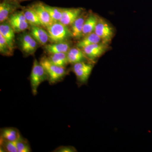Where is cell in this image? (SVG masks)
I'll return each mask as SVG.
<instances>
[{"label": "cell", "mask_w": 152, "mask_h": 152, "mask_svg": "<svg viewBox=\"0 0 152 152\" xmlns=\"http://www.w3.org/2000/svg\"><path fill=\"white\" fill-rule=\"evenodd\" d=\"M83 11V10L81 8H62V15L59 22L67 26H71L82 13Z\"/></svg>", "instance_id": "obj_9"}, {"label": "cell", "mask_w": 152, "mask_h": 152, "mask_svg": "<svg viewBox=\"0 0 152 152\" xmlns=\"http://www.w3.org/2000/svg\"><path fill=\"white\" fill-rule=\"evenodd\" d=\"M18 152H30L31 149L27 140L21 137L17 141L15 142Z\"/></svg>", "instance_id": "obj_24"}, {"label": "cell", "mask_w": 152, "mask_h": 152, "mask_svg": "<svg viewBox=\"0 0 152 152\" xmlns=\"http://www.w3.org/2000/svg\"><path fill=\"white\" fill-rule=\"evenodd\" d=\"M49 61L54 64L65 67L69 64L67 53H56L48 54L47 57Z\"/></svg>", "instance_id": "obj_20"}, {"label": "cell", "mask_w": 152, "mask_h": 152, "mask_svg": "<svg viewBox=\"0 0 152 152\" xmlns=\"http://www.w3.org/2000/svg\"><path fill=\"white\" fill-rule=\"evenodd\" d=\"M107 44L101 42L90 45L82 49L88 61L93 62L106 52L107 49Z\"/></svg>", "instance_id": "obj_8"}, {"label": "cell", "mask_w": 152, "mask_h": 152, "mask_svg": "<svg viewBox=\"0 0 152 152\" xmlns=\"http://www.w3.org/2000/svg\"><path fill=\"white\" fill-rule=\"evenodd\" d=\"M48 80V76L45 68L40 62H38L37 59H35L30 76L31 88L34 96H36L37 94L38 88L40 85Z\"/></svg>", "instance_id": "obj_3"}, {"label": "cell", "mask_w": 152, "mask_h": 152, "mask_svg": "<svg viewBox=\"0 0 152 152\" xmlns=\"http://www.w3.org/2000/svg\"><path fill=\"white\" fill-rule=\"evenodd\" d=\"M94 32L101 38L102 42L105 44L110 42L114 36L113 29L110 25L100 18L98 19Z\"/></svg>", "instance_id": "obj_6"}, {"label": "cell", "mask_w": 152, "mask_h": 152, "mask_svg": "<svg viewBox=\"0 0 152 152\" xmlns=\"http://www.w3.org/2000/svg\"><path fill=\"white\" fill-rule=\"evenodd\" d=\"M14 51L9 46L5 39L0 34V53L5 56H11L13 54Z\"/></svg>", "instance_id": "obj_23"}, {"label": "cell", "mask_w": 152, "mask_h": 152, "mask_svg": "<svg viewBox=\"0 0 152 152\" xmlns=\"http://www.w3.org/2000/svg\"><path fill=\"white\" fill-rule=\"evenodd\" d=\"M46 30L51 43L69 41L72 37L71 30L60 22H55Z\"/></svg>", "instance_id": "obj_2"}, {"label": "cell", "mask_w": 152, "mask_h": 152, "mask_svg": "<svg viewBox=\"0 0 152 152\" xmlns=\"http://www.w3.org/2000/svg\"><path fill=\"white\" fill-rule=\"evenodd\" d=\"M54 152H75L77 150L75 147L71 146H61L53 151Z\"/></svg>", "instance_id": "obj_27"}, {"label": "cell", "mask_w": 152, "mask_h": 152, "mask_svg": "<svg viewBox=\"0 0 152 152\" xmlns=\"http://www.w3.org/2000/svg\"><path fill=\"white\" fill-rule=\"evenodd\" d=\"M72 48L69 41L47 44L44 46V50L48 54L56 53H67Z\"/></svg>", "instance_id": "obj_13"}, {"label": "cell", "mask_w": 152, "mask_h": 152, "mask_svg": "<svg viewBox=\"0 0 152 152\" xmlns=\"http://www.w3.org/2000/svg\"><path fill=\"white\" fill-rule=\"evenodd\" d=\"M0 137L12 142H16L22 137L20 131L15 127H6L1 129Z\"/></svg>", "instance_id": "obj_17"}, {"label": "cell", "mask_w": 152, "mask_h": 152, "mask_svg": "<svg viewBox=\"0 0 152 152\" xmlns=\"http://www.w3.org/2000/svg\"><path fill=\"white\" fill-rule=\"evenodd\" d=\"M7 20L10 23L27 21L22 10H17L13 13L11 14Z\"/></svg>", "instance_id": "obj_25"}, {"label": "cell", "mask_w": 152, "mask_h": 152, "mask_svg": "<svg viewBox=\"0 0 152 152\" xmlns=\"http://www.w3.org/2000/svg\"><path fill=\"white\" fill-rule=\"evenodd\" d=\"M31 6L37 15L45 29H46L48 27L55 23L52 20L48 11L44 7L43 3L38 2L34 3Z\"/></svg>", "instance_id": "obj_10"}, {"label": "cell", "mask_w": 152, "mask_h": 152, "mask_svg": "<svg viewBox=\"0 0 152 152\" xmlns=\"http://www.w3.org/2000/svg\"><path fill=\"white\" fill-rule=\"evenodd\" d=\"M22 10L30 26H39L44 28L37 15L31 6L23 7Z\"/></svg>", "instance_id": "obj_16"}, {"label": "cell", "mask_w": 152, "mask_h": 152, "mask_svg": "<svg viewBox=\"0 0 152 152\" xmlns=\"http://www.w3.org/2000/svg\"><path fill=\"white\" fill-rule=\"evenodd\" d=\"M30 33L40 45L45 46L49 41L48 34L45 28L39 26H30Z\"/></svg>", "instance_id": "obj_12"}, {"label": "cell", "mask_w": 152, "mask_h": 152, "mask_svg": "<svg viewBox=\"0 0 152 152\" xmlns=\"http://www.w3.org/2000/svg\"><path fill=\"white\" fill-rule=\"evenodd\" d=\"M72 71L75 75L79 87L86 85L94 68V65L87 61L81 62L72 65Z\"/></svg>", "instance_id": "obj_5"}, {"label": "cell", "mask_w": 152, "mask_h": 152, "mask_svg": "<svg viewBox=\"0 0 152 152\" xmlns=\"http://www.w3.org/2000/svg\"><path fill=\"white\" fill-rule=\"evenodd\" d=\"M17 43L19 48L26 57L34 54L39 45L30 33L26 31L18 36Z\"/></svg>", "instance_id": "obj_4"}, {"label": "cell", "mask_w": 152, "mask_h": 152, "mask_svg": "<svg viewBox=\"0 0 152 152\" xmlns=\"http://www.w3.org/2000/svg\"><path fill=\"white\" fill-rule=\"evenodd\" d=\"M99 18L94 14H90L87 16L84 23L82 37L91 33L94 32Z\"/></svg>", "instance_id": "obj_18"}, {"label": "cell", "mask_w": 152, "mask_h": 152, "mask_svg": "<svg viewBox=\"0 0 152 152\" xmlns=\"http://www.w3.org/2000/svg\"><path fill=\"white\" fill-rule=\"evenodd\" d=\"M43 5L54 22H59L62 15V8L51 7L44 3Z\"/></svg>", "instance_id": "obj_21"}, {"label": "cell", "mask_w": 152, "mask_h": 152, "mask_svg": "<svg viewBox=\"0 0 152 152\" xmlns=\"http://www.w3.org/2000/svg\"><path fill=\"white\" fill-rule=\"evenodd\" d=\"M39 62L47 72L48 76V81L50 85L62 81L68 75L66 68L54 64L46 56L43 57Z\"/></svg>", "instance_id": "obj_1"}, {"label": "cell", "mask_w": 152, "mask_h": 152, "mask_svg": "<svg viewBox=\"0 0 152 152\" xmlns=\"http://www.w3.org/2000/svg\"><path fill=\"white\" fill-rule=\"evenodd\" d=\"M101 42H102L101 38L96 33L93 32L83 37L77 42L76 47L83 49L90 45L99 43Z\"/></svg>", "instance_id": "obj_19"}, {"label": "cell", "mask_w": 152, "mask_h": 152, "mask_svg": "<svg viewBox=\"0 0 152 152\" xmlns=\"http://www.w3.org/2000/svg\"><path fill=\"white\" fill-rule=\"evenodd\" d=\"M69 64L73 65L81 62L87 61L88 60L82 49L74 47L70 49L67 53Z\"/></svg>", "instance_id": "obj_14"}, {"label": "cell", "mask_w": 152, "mask_h": 152, "mask_svg": "<svg viewBox=\"0 0 152 152\" xmlns=\"http://www.w3.org/2000/svg\"><path fill=\"white\" fill-rule=\"evenodd\" d=\"M22 7L16 0H2L0 4V22L7 20L10 15Z\"/></svg>", "instance_id": "obj_7"}, {"label": "cell", "mask_w": 152, "mask_h": 152, "mask_svg": "<svg viewBox=\"0 0 152 152\" xmlns=\"http://www.w3.org/2000/svg\"><path fill=\"white\" fill-rule=\"evenodd\" d=\"M15 33L8 21L1 23L0 34L4 38L9 46L13 51L15 45Z\"/></svg>", "instance_id": "obj_11"}, {"label": "cell", "mask_w": 152, "mask_h": 152, "mask_svg": "<svg viewBox=\"0 0 152 152\" xmlns=\"http://www.w3.org/2000/svg\"><path fill=\"white\" fill-rule=\"evenodd\" d=\"M1 152H18L15 142L0 137Z\"/></svg>", "instance_id": "obj_22"}, {"label": "cell", "mask_w": 152, "mask_h": 152, "mask_svg": "<svg viewBox=\"0 0 152 152\" xmlns=\"http://www.w3.org/2000/svg\"><path fill=\"white\" fill-rule=\"evenodd\" d=\"M10 24L15 33L23 32L30 27V25L28 21L12 23Z\"/></svg>", "instance_id": "obj_26"}, {"label": "cell", "mask_w": 152, "mask_h": 152, "mask_svg": "<svg viewBox=\"0 0 152 152\" xmlns=\"http://www.w3.org/2000/svg\"><path fill=\"white\" fill-rule=\"evenodd\" d=\"M86 17L87 16L85 15V13L82 12L71 25L70 30L72 38L76 39H80L82 38L83 27Z\"/></svg>", "instance_id": "obj_15"}, {"label": "cell", "mask_w": 152, "mask_h": 152, "mask_svg": "<svg viewBox=\"0 0 152 152\" xmlns=\"http://www.w3.org/2000/svg\"><path fill=\"white\" fill-rule=\"evenodd\" d=\"M18 2L20 3L22 2L25 1H30V0H16Z\"/></svg>", "instance_id": "obj_28"}]
</instances>
